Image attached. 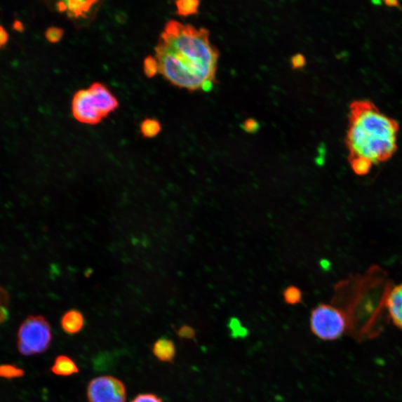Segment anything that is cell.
Segmentation results:
<instances>
[{
	"instance_id": "cb8c5ba5",
	"label": "cell",
	"mask_w": 402,
	"mask_h": 402,
	"mask_svg": "<svg viewBox=\"0 0 402 402\" xmlns=\"http://www.w3.org/2000/svg\"><path fill=\"white\" fill-rule=\"evenodd\" d=\"M9 35L6 29L0 25V48H4L8 42Z\"/></svg>"
},
{
	"instance_id": "5bb4252c",
	"label": "cell",
	"mask_w": 402,
	"mask_h": 402,
	"mask_svg": "<svg viewBox=\"0 0 402 402\" xmlns=\"http://www.w3.org/2000/svg\"><path fill=\"white\" fill-rule=\"evenodd\" d=\"M349 161L352 170L359 175L368 174L373 166L370 161L362 157L349 158Z\"/></svg>"
},
{
	"instance_id": "d4e9b609",
	"label": "cell",
	"mask_w": 402,
	"mask_h": 402,
	"mask_svg": "<svg viewBox=\"0 0 402 402\" xmlns=\"http://www.w3.org/2000/svg\"><path fill=\"white\" fill-rule=\"evenodd\" d=\"M12 28L18 32H23L25 31V27H24V24L20 21L19 20H15L13 24H12Z\"/></svg>"
},
{
	"instance_id": "e0dca14e",
	"label": "cell",
	"mask_w": 402,
	"mask_h": 402,
	"mask_svg": "<svg viewBox=\"0 0 402 402\" xmlns=\"http://www.w3.org/2000/svg\"><path fill=\"white\" fill-rule=\"evenodd\" d=\"M143 69L145 75L149 79L154 78L159 72V65L155 57L148 56L144 60Z\"/></svg>"
},
{
	"instance_id": "44dd1931",
	"label": "cell",
	"mask_w": 402,
	"mask_h": 402,
	"mask_svg": "<svg viewBox=\"0 0 402 402\" xmlns=\"http://www.w3.org/2000/svg\"><path fill=\"white\" fill-rule=\"evenodd\" d=\"M177 335L182 339H192L196 336V331L189 326H184L179 328Z\"/></svg>"
},
{
	"instance_id": "603a6c76",
	"label": "cell",
	"mask_w": 402,
	"mask_h": 402,
	"mask_svg": "<svg viewBox=\"0 0 402 402\" xmlns=\"http://www.w3.org/2000/svg\"><path fill=\"white\" fill-rule=\"evenodd\" d=\"M243 129L248 132L257 131L259 129V124L257 121L253 119H248L243 125Z\"/></svg>"
},
{
	"instance_id": "9c48e42d",
	"label": "cell",
	"mask_w": 402,
	"mask_h": 402,
	"mask_svg": "<svg viewBox=\"0 0 402 402\" xmlns=\"http://www.w3.org/2000/svg\"><path fill=\"white\" fill-rule=\"evenodd\" d=\"M85 324V320L82 313L77 309L67 311L60 320L64 332L68 335H76L82 330Z\"/></svg>"
},
{
	"instance_id": "8992f818",
	"label": "cell",
	"mask_w": 402,
	"mask_h": 402,
	"mask_svg": "<svg viewBox=\"0 0 402 402\" xmlns=\"http://www.w3.org/2000/svg\"><path fill=\"white\" fill-rule=\"evenodd\" d=\"M88 402H126L125 384L112 375L96 377L88 387Z\"/></svg>"
},
{
	"instance_id": "6da1fadb",
	"label": "cell",
	"mask_w": 402,
	"mask_h": 402,
	"mask_svg": "<svg viewBox=\"0 0 402 402\" xmlns=\"http://www.w3.org/2000/svg\"><path fill=\"white\" fill-rule=\"evenodd\" d=\"M155 53L159 72L177 88L209 92L217 83L219 53L206 29L170 20Z\"/></svg>"
},
{
	"instance_id": "3957f363",
	"label": "cell",
	"mask_w": 402,
	"mask_h": 402,
	"mask_svg": "<svg viewBox=\"0 0 402 402\" xmlns=\"http://www.w3.org/2000/svg\"><path fill=\"white\" fill-rule=\"evenodd\" d=\"M114 95L102 83H93L87 90L79 91L73 97L72 112L80 123L97 125L119 107Z\"/></svg>"
},
{
	"instance_id": "ffe728a7",
	"label": "cell",
	"mask_w": 402,
	"mask_h": 402,
	"mask_svg": "<svg viewBox=\"0 0 402 402\" xmlns=\"http://www.w3.org/2000/svg\"><path fill=\"white\" fill-rule=\"evenodd\" d=\"M131 402H163V401L155 394H142L137 396Z\"/></svg>"
},
{
	"instance_id": "7402d4cb",
	"label": "cell",
	"mask_w": 402,
	"mask_h": 402,
	"mask_svg": "<svg viewBox=\"0 0 402 402\" xmlns=\"http://www.w3.org/2000/svg\"><path fill=\"white\" fill-rule=\"evenodd\" d=\"M291 64L295 69L302 68L306 65V58L302 55H296L292 58Z\"/></svg>"
},
{
	"instance_id": "7a4b0ae2",
	"label": "cell",
	"mask_w": 402,
	"mask_h": 402,
	"mask_svg": "<svg viewBox=\"0 0 402 402\" xmlns=\"http://www.w3.org/2000/svg\"><path fill=\"white\" fill-rule=\"evenodd\" d=\"M398 130L397 121L382 113L373 102H353L346 137L349 159L362 157L373 165L391 160L398 149Z\"/></svg>"
},
{
	"instance_id": "30bf717a",
	"label": "cell",
	"mask_w": 402,
	"mask_h": 402,
	"mask_svg": "<svg viewBox=\"0 0 402 402\" xmlns=\"http://www.w3.org/2000/svg\"><path fill=\"white\" fill-rule=\"evenodd\" d=\"M154 356L159 361L173 363L176 356V347L172 340L162 337L158 339L152 347Z\"/></svg>"
},
{
	"instance_id": "8fae6325",
	"label": "cell",
	"mask_w": 402,
	"mask_h": 402,
	"mask_svg": "<svg viewBox=\"0 0 402 402\" xmlns=\"http://www.w3.org/2000/svg\"><path fill=\"white\" fill-rule=\"evenodd\" d=\"M51 371L58 376H71L79 373V368L70 357L62 355L56 357Z\"/></svg>"
},
{
	"instance_id": "9a60e30c",
	"label": "cell",
	"mask_w": 402,
	"mask_h": 402,
	"mask_svg": "<svg viewBox=\"0 0 402 402\" xmlns=\"http://www.w3.org/2000/svg\"><path fill=\"white\" fill-rule=\"evenodd\" d=\"M25 375V372L21 368H18L15 365L3 364L0 365V377L4 379H17Z\"/></svg>"
},
{
	"instance_id": "d6986e66",
	"label": "cell",
	"mask_w": 402,
	"mask_h": 402,
	"mask_svg": "<svg viewBox=\"0 0 402 402\" xmlns=\"http://www.w3.org/2000/svg\"><path fill=\"white\" fill-rule=\"evenodd\" d=\"M64 33L65 32L62 29L55 27H50L45 32L46 39L52 43H57L62 41Z\"/></svg>"
},
{
	"instance_id": "ac0fdd59",
	"label": "cell",
	"mask_w": 402,
	"mask_h": 402,
	"mask_svg": "<svg viewBox=\"0 0 402 402\" xmlns=\"http://www.w3.org/2000/svg\"><path fill=\"white\" fill-rule=\"evenodd\" d=\"M285 301L290 304H295L302 301V292L296 287H288L284 292Z\"/></svg>"
},
{
	"instance_id": "5b68a950",
	"label": "cell",
	"mask_w": 402,
	"mask_h": 402,
	"mask_svg": "<svg viewBox=\"0 0 402 402\" xmlns=\"http://www.w3.org/2000/svg\"><path fill=\"white\" fill-rule=\"evenodd\" d=\"M347 327L345 313L333 304H321L311 312L312 333L323 340H335L344 335Z\"/></svg>"
},
{
	"instance_id": "7c38bea8",
	"label": "cell",
	"mask_w": 402,
	"mask_h": 402,
	"mask_svg": "<svg viewBox=\"0 0 402 402\" xmlns=\"http://www.w3.org/2000/svg\"><path fill=\"white\" fill-rule=\"evenodd\" d=\"M200 6L198 0H180L176 2L177 14L181 17H187L196 14Z\"/></svg>"
},
{
	"instance_id": "277c9868",
	"label": "cell",
	"mask_w": 402,
	"mask_h": 402,
	"mask_svg": "<svg viewBox=\"0 0 402 402\" xmlns=\"http://www.w3.org/2000/svg\"><path fill=\"white\" fill-rule=\"evenodd\" d=\"M52 340L50 323L41 315H30L19 328L18 347L25 356L41 354L50 348Z\"/></svg>"
},
{
	"instance_id": "484cf974",
	"label": "cell",
	"mask_w": 402,
	"mask_h": 402,
	"mask_svg": "<svg viewBox=\"0 0 402 402\" xmlns=\"http://www.w3.org/2000/svg\"><path fill=\"white\" fill-rule=\"evenodd\" d=\"M385 5L388 7H399L400 8V6H401L399 5V3L397 1H386Z\"/></svg>"
},
{
	"instance_id": "2e32d148",
	"label": "cell",
	"mask_w": 402,
	"mask_h": 402,
	"mask_svg": "<svg viewBox=\"0 0 402 402\" xmlns=\"http://www.w3.org/2000/svg\"><path fill=\"white\" fill-rule=\"evenodd\" d=\"M9 296L8 292L0 286V324H3L9 318Z\"/></svg>"
},
{
	"instance_id": "52a82bcc",
	"label": "cell",
	"mask_w": 402,
	"mask_h": 402,
	"mask_svg": "<svg viewBox=\"0 0 402 402\" xmlns=\"http://www.w3.org/2000/svg\"><path fill=\"white\" fill-rule=\"evenodd\" d=\"M100 1L97 0H67L60 1L56 4L60 13H66L71 19H88L95 5Z\"/></svg>"
},
{
	"instance_id": "ba28073f",
	"label": "cell",
	"mask_w": 402,
	"mask_h": 402,
	"mask_svg": "<svg viewBox=\"0 0 402 402\" xmlns=\"http://www.w3.org/2000/svg\"><path fill=\"white\" fill-rule=\"evenodd\" d=\"M386 307L393 323L402 330V283L389 291Z\"/></svg>"
},
{
	"instance_id": "4fadbf2b",
	"label": "cell",
	"mask_w": 402,
	"mask_h": 402,
	"mask_svg": "<svg viewBox=\"0 0 402 402\" xmlns=\"http://www.w3.org/2000/svg\"><path fill=\"white\" fill-rule=\"evenodd\" d=\"M161 130V125L156 119H146L140 126V131L142 136L146 138H153L158 135Z\"/></svg>"
}]
</instances>
